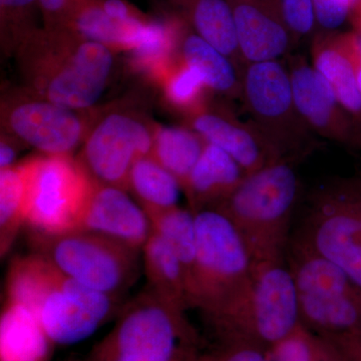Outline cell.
<instances>
[{
    "label": "cell",
    "instance_id": "obj_7",
    "mask_svg": "<svg viewBox=\"0 0 361 361\" xmlns=\"http://www.w3.org/2000/svg\"><path fill=\"white\" fill-rule=\"evenodd\" d=\"M26 225L32 233L78 231L97 182L82 164L68 155L37 157L23 161Z\"/></svg>",
    "mask_w": 361,
    "mask_h": 361
},
{
    "label": "cell",
    "instance_id": "obj_26",
    "mask_svg": "<svg viewBox=\"0 0 361 361\" xmlns=\"http://www.w3.org/2000/svg\"><path fill=\"white\" fill-rule=\"evenodd\" d=\"M206 142L195 130L163 127L154 137L151 157L175 176L182 189L202 155Z\"/></svg>",
    "mask_w": 361,
    "mask_h": 361
},
{
    "label": "cell",
    "instance_id": "obj_33",
    "mask_svg": "<svg viewBox=\"0 0 361 361\" xmlns=\"http://www.w3.org/2000/svg\"><path fill=\"white\" fill-rule=\"evenodd\" d=\"M358 0H313L316 25L322 32H337L348 21Z\"/></svg>",
    "mask_w": 361,
    "mask_h": 361
},
{
    "label": "cell",
    "instance_id": "obj_20",
    "mask_svg": "<svg viewBox=\"0 0 361 361\" xmlns=\"http://www.w3.org/2000/svg\"><path fill=\"white\" fill-rule=\"evenodd\" d=\"M310 52L312 66L329 84L361 134V92L339 40L338 30L316 32Z\"/></svg>",
    "mask_w": 361,
    "mask_h": 361
},
{
    "label": "cell",
    "instance_id": "obj_1",
    "mask_svg": "<svg viewBox=\"0 0 361 361\" xmlns=\"http://www.w3.org/2000/svg\"><path fill=\"white\" fill-rule=\"evenodd\" d=\"M6 300L32 311L54 345H73L94 334L114 311L115 298L66 276L37 253L13 259Z\"/></svg>",
    "mask_w": 361,
    "mask_h": 361
},
{
    "label": "cell",
    "instance_id": "obj_34",
    "mask_svg": "<svg viewBox=\"0 0 361 361\" xmlns=\"http://www.w3.org/2000/svg\"><path fill=\"white\" fill-rule=\"evenodd\" d=\"M78 0H39L44 16V28L56 30L63 27L66 18Z\"/></svg>",
    "mask_w": 361,
    "mask_h": 361
},
{
    "label": "cell",
    "instance_id": "obj_11",
    "mask_svg": "<svg viewBox=\"0 0 361 361\" xmlns=\"http://www.w3.org/2000/svg\"><path fill=\"white\" fill-rule=\"evenodd\" d=\"M296 241L341 268L361 289V180L316 192Z\"/></svg>",
    "mask_w": 361,
    "mask_h": 361
},
{
    "label": "cell",
    "instance_id": "obj_30",
    "mask_svg": "<svg viewBox=\"0 0 361 361\" xmlns=\"http://www.w3.org/2000/svg\"><path fill=\"white\" fill-rule=\"evenodd\" d=\"M165 96L176 108L186 111L188 116L205 104L208 90L198 71L188 66L182 59L164 78Z\"/></svg>",
    "mask_w": 361,
    "mask_h": 361
},
{
    "label": "cell",
    "instance_id": "obj_15",
    "mask_svg": "<svg viewBox=\"0 0 361 361\" xmlns=\"http://www.w3.org/2000/svg\"><path fill=\"white\" fill-rule=\"evenodd\" d=\"M188 118L204 141L229 154L247 175L283 160L251 121L240 120L228 106L206 101Z\"/></svg>",
    "mask_w": 361,
    "mask_h": 361
},
{
    "label": "cell",
    "instance_id": "obj_12",
    "mask_svg": "<svg viewBox=\"0 0 361 361\" xmlns=\"http://www.w3.org/2000/svg\"><path fill=\"white\" fill-rule=\"evenodd\" d=\"M153 142L141 121L110 114L85 140V168L97 182L125 189L135 161L151 154Z\"/></svg>",
    "mask_w": 361,
    "mask_h": 361
},
{
    "label": "cell",
    "instance_id": "obj_25",
    "mask_svg": "<svg viewBox=\"0 0 361 361\" xmlns=\"http://www.w3.org/2000/svg\"><path fill=\"white\" fill-rule=\"evenodd\" d=\"M128 187L134 192L146 213L178 206L182 190L177 178L151 156L142 157L135 161Z\"/></svg>",
    "mask_w": 361,
    "mask_h": 361
},
{
    "label": "cell",
    "instance_id": "obj_22",
    "mask_svg": "<svg viewBox=\"0 0 361 361\" xmlns=\"http://www.w3.org/2000/svg\"><path fill=\"white\" fill-rule=\"evenodd\" d=\"M54 346L32 311L6 300L0 320L1 361H47Z\"/></svg>",
    "mask_w": 361,
    "mask_h": 361
},
{
    "label": "cell",
    "instance_id": "obj_19",
    "mask_svg": "<svg viewBox=\"0 0 361 361\" xmlns=\"http://www.w3.org/2000/svg\"><path fill=\"white\" fill-rule=\"evenodd\" d=\"M202 39L228 56L240 73L247 66L240 51L228 0H166Z\"/></svg>",
    "mask_w": 361,
    "mask_h": 361
},
{
    "label": "cell",
    "instance_id": "obj_36",
    "mask_svg": "<svg viewBox=\"0 0 361 361\" xmlns=\"http://www.w3.org/2000/svg\"><path fill=\"white\" fill-rule=\"evenodd\" d=\"M339 40L349 63L353 66L356 82L361 92V35L353 30L345 32H339Z\"/></svg>",
    "mask_w": 361,
    "mask_h": 361
},
{
    "label": "cell",
    "instance_id": "obj_27",
    "mask_svg": "<svg viewBox=\"0 0 361 361\" xmlns=\"http://www.w3.org/2000/svg\"><path fill=\"white\" fill-rule=\"evenodd\" d=\"M152 232L161 237L174 251L184 266L189 287L196 257L197 232L195 214L176 206L163 211L147 213ZM190 303V302H189Z\"/></svg>",
    "mask_w": 361,
    "mask_h": 361
},
{
    "label": "cell",
    "instance_id": "obj_17",
    "mask_svg": "<svg viewBox=\"0 0 361 361\" xmlns=\"http://www.w3.org/2000/svg\"><path fill=\"white\" fill-rule=\"evenodd\" d=\"M80 231H87L140 250L152 234L148 215L125 189L97 182L85 209Z\"/></svg>",
    "mask_w": 361,
    "mask_h": 361
},
{
    "label": "cell",
    "instance_id": "obj_13",
    "mask_svg": "<svg viewBox=\"0 0 361 361\" xmlns=\"http://www.w3.org/2000/svg\"><path fill=\"white\" fill-rule=\"evenodd\" d=\"M286 65L297 110L311 132L338 144L360 146V130L312 63L302 56H290Z\"/></svg>",
    "mask_w": 361,
    "mask_h": 361
},
{
    "label": "cell",
    "instance_id": "obj_9",
    "mask_svg": "<svg viewBox=\"0 0 361 361\" xmlns=\"http://www.w3.org/2000/svg\"><path fill=\"white\" fill-rule=\"evenodd\" d=\"M30 241L35 253L66 276L113 298L127 290L139 272V250L94 233H32Z\"/></svg>",
    "mask_w": 361,
    "mask_h": 361
},
{
    "label": "cell",
    "instance_id": "obj_38",
    "mask_svg": "<svg viewBox=\"0 0 361 361\" xmlns=\"http://www.w3.org/2000/svg\"><path fill=\"white\" fill-rule=\"evenodd\" d=\"M16 157V151L14 149L13 144L1 141V144H0V168L1 170L13 167Z\"/></svg>",
    "mask_w": 361,
    "mask_h": 361
},
{
    "label": "cell",
    "instance_id": "obj_6",
    "mask_svg": "<svg viewBox=\"0 0 361 361\" xmlns=\"http://www.w3.org/2000/svg\"><path fill=\"white\" fill-rule=\"evenodd\" d=\"M197 246L189 281L190 307L213 312L243 286L254 262L231 220L217 209L195 213Z\"/></svg>",
    "mask_w": 361,
    "mask_h": 361
},
{
    "label": "cell",
    "instance_id": "obj_29",
    "mask_svg": "<svg viewBox=\"0 0 361 361\" xmlns=\"http://www.w3.org/2000/svg\"><path fill=\"white\" fill-rule=\"evenodd\" d=\"M273 361H348L336 339L329 341L313 336L300 324L290 336L272 348Z\"/></svg>",
    "mask_w": 361,
    "mask_h": 361
},
{
    "label": "cell",
    "instance_id": "obj_35",
    "mask_svg": "<svg viewBox=\"0 0 361 361\" xmlns=\"http://www.w3.org/2000/svg\"><path fill=\"white\" fill-rule=\"evenodd\" d=\"M234 348L224 353L202 356L196 361H268L259 348L246 344L233 343Z\"/></svg>",
    "mask_w": 361,
    "mask_h": 361
},
{
    "label": "cell",
    "instance_id": "obj_3",
    "mask_svg": "<svg viewBox=\"0 0 361 361\" xmlns=\"http://www.w3.org/2000/svg\"><path fill=\"white\" fill-rule=\"evenodd\" d=\"M206 316L232 343L274 348L301 324L296 286L286 261L254 263L243 286Z\"/></svg>",
    "mask_w": 361,
    "mask_h": 361
},
{
    "label": "cell",
    "instance_id": "obj_16",
    "mask_svg": "<svg viewBox=\"0 0 361 361\" xmlns=\"http://www.w3.org/2000/svg\"><path fill=\"white\" fill-rule=\"evenodd\" d=\"M240 51L247 65L277 61L295 40L285 20L281 0H228Z\"/></svg>",
    "mask_w": 361,
    "mask_h": 361
},
{
    "label": "cell",
    "instance_id": "obj_39",
    "mask_svg": "<svg viewBox=\"0 0 361 361\" xmlns=\"http://www.w3.org/2000/svg\"><path fill=\"white\" fill-rule=\"evenodd\" d=\"M348 21L353 26V32L361 35V0H358L357 4L353 7Z\"/></svg>",
    "mask_w": 361,
    "mask_h": 361
},
{
    "label": "cell",
    "instance_id": "obj_10",
    "mask_svg": "<svg viewBox=\"0 0 361 361\" xmlns=\"http://www.w3.org/2000/svg\"><path fill=\"white\" fill-rule=\"evenodd\" d=\"M241 99L251 122L283 160L313 146V133L297 110L288 66L280 59L248 63L242 73Z\"/></svg>",
    "mask_w": 361,
    "mask_h": 361
},
{
    "label": "cell",
    "instance_id": "obj_18",
    "mask_svg": "<svg viewBox=\"0 0 361 361\" xmlns=\"http://www.w3.org/2000/svg\"><path fill=\"white\" fill-rule=\"evenodd\" d=\"M246 175L229 154L206 142L183 189L189 199L190 210L195 214L215 208L235 191Z\"/></svg>",
    "mask_w": 361,
    "mask_h": 361
},
{
    "label": "cell",
    "instance_id": "obj_5",
    "mask_svg": "<svg viewBox=\"0 0 361 361\" xmlns=\"http://www.w3.org/2000/svg\"><path fill=\"white\" fill-rule=\"evenodd\" d=\"M300 322L327 337L361 331V289L341 268L300 242L289 244Z\"/></svg>",
    "mask_w": 361,
    "mask_h": 361
},
{
    "label": "cell",
    "instance_id": "obj_2",
    "mask_svg": "<svg viewBox=\"0 0 361 361\" xmlns=\"http://www.w3.org/2000/svg\"><path fill=\"white\" fill-rule=\"evenodd\" d=\"M18 51L37 97L73 111L99 101L115 65L114 49L66 28L37 30Z\"/></svg>",
    "mask_w": 361,
    "mask_h": 361
},
{
    "label": "cell",
    "instance_id": "obj_4",
    "mask_svg": "<svg viewBox=\"0 0 361 361\" xmlns=\"http://www.w3.org/2000/svg\"><path fill=\"white\" fill-rule=\"evenodd\" d=\"M298 191V176L290 161H278L246 175L235 191L213 209L231 220L254 263L283 261Z\"/></svg>",
    "mask_w": 361,
    "mask_h": 361
},
{
    "label": "cell",
    "instance_id": "obj_14",
    "mask_svg": "<svg viewBox=\"0 0 361 361\" xmlns=\"http://www.w3.org/2000/svg\"><path fill=\"white\" fill-rule=\"evenodd\" d=\"M6 127L49 156L68 155L82 142L85 125L75 111L47 99H20L4 111Z\"/></svg>",
    "mask_w": 361,
    "mask_h": 361
},
{
    "label": "cell",
    "instance_id": "obj_28",
    "mask_svg": "<svg viewBox=\"0 0 361 361\" xmlns=\"http://www.w3.org/2000/svg\"><path fill=\"white\" fill-rule=\"evenodd\" d=\"M26 225V179L23 163L0 172V251L11 250Z\"/></svg>",
    "mask_w": 361,
    "mask_h": 361
},
{
    "label": "cell",
    "instance_id": "obj_31",
    "mask_svg": "<svg viewBox=\"0 0 361 361\" xmlns=\"http://www.w3.org/2000/svg\"><path fill=\"white\" fill-rule=\"evenodd\" d=\"M39 0H0V30L6 47L18 49L23 40L39 30L35 18Z\"/></svg>",
    "mask_w": 361,
    "mask_h": 361
},
{
    "label": "cell",
    "instance_id": "obj_32",
    "mask_svg": "<svg viewBox=\"0 0 361 361\" xmlns=\"http://www.w3.org/2000/svg\"><path fill=\"white\" fill-rule=\"evenodd\" d=\"M281 4L295 44L315 32L317 25L313 0H281Z\"/></svg>",
    "mask_w": 361,
    "mask_h": 361
},
{
    "label": "cell",
    "instance_id": "obj_37",
    "mask_svg": "<svg viewBox=\"0 0 361 361\" xmlns=\"http://www.w3.org/2000/svg\"><path fill=\"white\" fill-rule=\"evenodd\" d=\"M348 361H361V331L336 337Z\"/></svg>",
    "mask_w": 361,
    "mask_h": 361
},
{
    "label": "cell",
    "instance_id": "obj_40",
    "mask_svg": "<svg viewBox=\"0 0 361 361\" xmlns=\"http://www.w3.org/2000/svg\"><path fill=\"white\" fill-rule=\"evenodd\" d=\"M70 361H80V360H70Z\"/></svg>",
    "mask_w": 361,
    "mask_h": 361
},
{
    "label": "cell",
    "instance_id": "obj_8",
    "mask_svg": "<svg viewBox=\"0 0 361 361\" xmlns=\"http://www.w3.org/2000/svg\"><path fill=\"white\" fill-rule=\"evenodd\" d=\"M189 337L185 315L149 290L126 308L87 361H182Z\"/></svg>",
    "mask_w": 361,
    "mask_h": 361
},
{
    "label": "cell",
    "instance_id": "obj_21",
    "mask_svg": "<svg viewBox=\"0 0 361 361\" xmlns=\"http://www.w3.org/2000/svg\"><path fill=\"white\" fill-rule=\"evenodd\" d=\"M179 54L188 66L198 71L208 90L229 99H241L242 73L237 66L197 35L185 20L180 32Z\"/></svg>",
    "mask_w": 361,
    "mask_h": 361
},
{
    "label": "cell",
    "instance_id": "obj_23",
    "mask_svg": "<svg viewBox=\"0 0 361 361\" xmlns=\"http://www.w3.org/2000/svg\"><path fill=\"white\" fill-rule=\"evenodd\" d=\"M142 251L149 290L170 307L184 314L190 307L189 287L186 271L179 258L154 232Z\"/></svg>",
    "mask_w": 361,
    "mask_h": 361
},
{
    "label": "cell",
    "instance_id": "obj_24",
    "mask_svg": "<svg viewBox=\"0 0 361 361\" xmlns=\"http://www.w3.org/2000/svg\"><path fill=\"white\" fill-rule=\"evenodd\" d=\"M151 20L123 25L111 18L103 0H78L63 27L82 39L99 42L114 49H130Z\"/></svg>",
    "mask_w": 361,
    "mask_h": 361
}]
</instances>
